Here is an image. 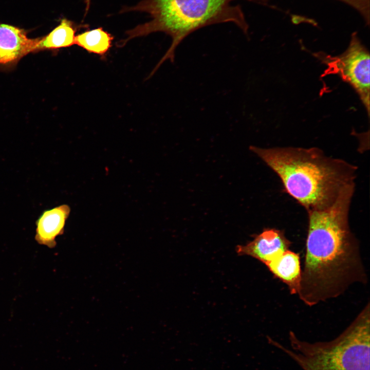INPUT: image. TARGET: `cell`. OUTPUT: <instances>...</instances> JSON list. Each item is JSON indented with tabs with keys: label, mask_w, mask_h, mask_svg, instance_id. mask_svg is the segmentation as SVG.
Here are the masks:
<instances>
[{
	"label": "cell",
	"mask_w": 370,
	"mask_h": 370,
	"mask_svg": "<svg viewBox=\"0 0 370 370\" xmlns=\"http://www.w3.org/2000/svg\"><path fill=\"white\" fill-rule=\"evenodd\" d=\"M281 179L284 190L306 211L331 205L342 191L355 183L357 168L327 156L317 147L250 146Z\"/></svg>",
	"instance_id": "obj_2"
},
{
	"label": "cell",
	"mask_w": 370,
	"mask_h": 370,
	"mask_svg": "<svg viewBox=\"0 0 370 370\" xmlns=\"http://www.w3.org/2000/svg\"><path fill=\"white\" fill-rule=\"evenodd\" d=\"M23 28L0 24V70L15 67L24 57L36 52L40 38L32 39Z\"/></svg>",
	"instance_id": "obj_6"
},
{
	"label": "cell",
	"mask_w": 370,
	"mask_h": 370,
	"mask_svg": "<svg viewBox=\"0 0 370 370\" xmlns=\"http://www.w3.org/2000/svg\"><path fill=\"white\" fill-rule=\"evenodd\" d=\"M78 26L72 21L62 18L60 24L44 36L40 37L37 52L54 50L75 45Z\"/></svg>",
	"instance_id": "obj_10"
},
{
	"label": "cell",
	"mask_w": 370,
	"mask_h": 370,
	"mask_svg": "<svg viewBox=\"0 0 370 370\" xmlns=\"http://www.w3.org/2000/svg\"><path fill=\"white\" fill-rule=\"evenodd\" d=\"M271 273L288 287L291 294H298L302 270L300 255L287 250L265 265Z\"/></svg>",
	"instance_id": "obj_9"
},
{
	"label": "cell",
	"mask_w": 370,
	"mask_h": 370,
	"mask_svg": "<svg viewBox=\"0 0 370 370\" xmlns=\"http://www.w3.org/2000/svg\"><path fill=\"white\" fill-rule=\"evenodd\" d=\"M113 39L111 34L99 27L76 35L75 45L88 52L104 57L112 47Z\"/></svg>",
	"instance_id": "obj_11"
},
{
	"label": "cell",
	"mask_w": 370,
	"mask_h": 370,
	"mask_svg": "<svg viewBox=\"0 0 370 370\" xmlns=\"http://www.w3.org/2000/svg\"><path fill=\"white\" fill-rule=\"evenodd\" d=\"M70 212L69 206L61 205L43 211L36 221L35 240L50 248H54L55 238L62 235Z\"/></svg>",
	"instance_id": "obj_8"
},
{
	"label": "cell",
	"mask_w": 370,
	"mask_h": 370,
	"mask_svg": "<svg viewBox=\"0 0 370 370\" xmlns=\"http://www.w3.org/2000/svg\"><path fill=\"white\" fill-rule=\"evenodd\" d=\"M350 5L362 15L368 24L369 20V0H340Z\"/></svg>",
	"instance_id": "obj_12"
},
{
	"label": "cell",
	"mask_w": 370,
	"mask_h": 370,
	"mask_svg": "<svg viewBox=\"0 0 370 370\" xmlns=\"http://www.w3.org/2000/svg\"><path fill=\"white\" fill-rule=\"evenodd\" d=\"M355 183L323 209L307 211L308 229L304 265L298 296L312 307L335 299L351 285L366 284L367 276L349 212Z\"/></svg>",
	"instance_id": "obj_1"
},
{
	"label": "cell",
	"mask_w": 370,
	"mask_h": 370,
	"mask_svg": "<svg viewBox=\"0 0 370 370\" xmlns=\"http://www.w3.org/2000/svg\"><path fill=\"white\" fill-rule=\"evenodd\" d=\"M236 0H142L136 5L122 9L121 12H144L152 19L125 32V38L119 42L124 46L130 40L152 33L162 32L169 35L172 43L165 53L152 70V77L163 63L173 62L179 44L188 35L203 27L221 23H232L247 34L248 25L242 8L232 5ZM252 1V0H251Z\"/></svg>",
	"instance_id": "obj_3"
},
{
	"label": "cell",
	"mask_w": 370,
	"mask_h": 370,
	"mask_svg": "<svg viewBox=\"0 0 370 370\" xmlns=\"http://www.w3.org/2000/svg\"><path fill=\"white\" fill-rule=\"evenodd\" d=\"M369 302L349 325L329 341L309 342L290 331V347L268 337L303 370H369Z\"/></svg>",
	"instance_id": "obj_4"
},
{
	"label": "cell",
	"mask_w": 370,
	"mask_h": 370,
	"mask_svg": "<svg viewBox=\"0 0 370 370\" xmlns=\"http://www.w3.org/2000/svg\"><path fill=\"white\" fill-rule=\"evenodd\" d=\"M327 67V73L337 74L356 91L369 114V54L357 34H353L349 45L341 54L332 57L317 53Z\"/></svg>",
	"instance_id": "obj_5"
},
{
	"label": "cell",
	"mask_w": 370,
	"mask_h": 370,
	"mask_svg": "<svg viewBox=\"0 0 370 370\" xmlns=\"http://www.w3.org/2000/svg\"><path fill=\"white\" fill-rule=\"evenodd\" d=\"M291 245L283 230L266 229L247 244L237 246L236 251L239 255L250 256L266 265L288 250Z\"/></svg>",
	"instance_id": "obj_7"
}]
</instances>
